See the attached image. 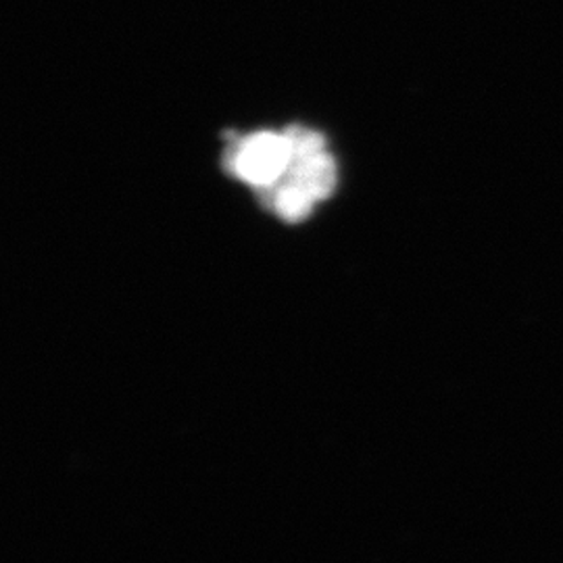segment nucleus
I'll return each mask as SVG.
<instances>
[{
    "label": "nucleus",
    "instance_id": "nucleus-1",
    "mask_svg": "<svg viewBox=\"0 0 563 563\" xmlns=\"http://www.w3.org/2000/svg\"><path fill=\"white\" fill-rule=\"evenodd\" d=\"M292 159L290 146L284 134H253L225 155V167L230 174H236L242 180L251 181L257 188L272 186L280 180Z\"/></svg>",
    "mask_w": 563,
    "mask_h": 563
},
{
    "label": "nucleus",
    "instance_id": "nucleus-2",
    "mask_svg": "<svg viewBox=\"0 0 563 563\" xmlns=\"http://www.w3.org/2000/svg\"><path fill=\"white\" fill-rule=\"evenodd\" d=\"M278 181H288L299 186L313 201L330 197L336 184L334 162L323 151L311 155H292L288 169Z\"/></svg>",
    "mask_w": 563,
    "mask_h": 563
},
{
    "label": "nucleus",
    "instance_id": "nucleus-3",
    "mask_svg": "<svg viewBox=\"0 0 563 563\" xmlns=\"http://www.w3.org/2000/svg\"><path fill=\"white\" fill-rule=\"evenodd\" d=\"M284 139L290 146V153L292 155H311V153H318L323 148V139L318 132H309L305 128H288L284 132Z\"/></svg>",
    "mask_w": 563,
    "mask_h": 563
}]
</instances>
